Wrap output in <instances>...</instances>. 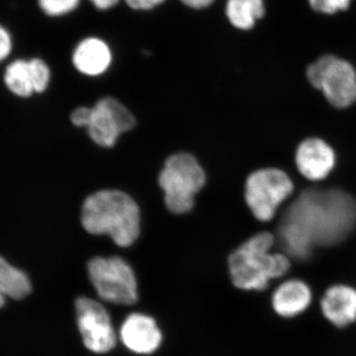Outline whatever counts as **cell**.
Masks as SVG:
<instances>
[{"instance_id": "cell-1", "label": "cell", "mask_w": 356, "mask_h": 356, "mask_svg": "<svg viewBox=\"0 0 356 356\" xmlns=\"http://www.w3.org/2000/svg\"><path fill=\"white\" fill-rule=\"evenodd\" d=\"M356 202L339 189H312L300 194L280 227L285 250L303 259L314 245L343 242L355 228Z\"/></svg>"}, {"instance_id": "cell-2", "label": "cell", "mask_w": 356, "mask_h": 356, "mask_svg": "<svg viewBox=\"0 0 356 356\" xmlns=\"http://www.w3.org/2000/svg\"><path fill=\"white\" fill-rule=\"evenodd\" d=\"M81 224L91 235H108L119 247H130L140 235L139 206L125 192L97 191L84 201Z\"/></svg>"}, {"instance_id": "cell-3", "label": "cell", "mask_w": 356, "mask_h": 356, "mask_svg": "<svg viewBox=\"0 0 356 356\" xmlns=\"http://www.w3.org/2000/svg\"><path fill=\"white\" fill-rule=\"evenodd\" d=\"M274 241L273 234H257L229 255V274L236 288L264 290L269 280L281 277L289 270L286 255L270 254Z\"/></svg>"}, {"instance_id": "cell-4", "label": "cell", "mask_w": 356, "mask_h": 356, "mask_svg": "<svg viewBox=\"0 0 356 356\" xmlns=\"http://www.w3.org/2000/svg\"><path fill=\"white\" fill-rule=\"evenodd\" d=\"M159 184L166 208L173 214H185L193 208L196 194L206 184V175L192 154L178 153L166 159Z\"/></svg>"}, {"instance_id": "cell-5", "label": "cell", "mask_w": 356, "mask_h": 356, "mask_svg": "<svg viewBox=\"0 0 356 356\" xmlns=\"http://www.w3.org/2000/svg\"><path fill=\"white\" fill-rule=\"evenodd\" d=\"M88 273L98 296L104 301L117 305H132L137 302L135 273L121 257H95L88 262Z\"/></svg>"}, {"instance_id": "cell-6", "label": "cell", "mask_w": 356, "mask_h": 356, "mask_svg": "<svg viewBox=\"0 0 356 356\" xmlns=\"http://www.w3.org/2000/svg\"><path fill=\"white\" fill-rule=\"evenodd\" d=\"M307 76L337 108H346L356 102V72L346 60L325 56L308 67Z\"/></svg>"}, {"instance_id": "cell-7", "label": "cell", "mask_w": 356, "mask_h": 356, "mask_svg": "<svg viewBox=\"0 0 356 356\" xmlns=\"http://www.w3.org/2000/svg\"><path fill=\"white\" fill-rule=\"evenodd\" d=\"M293 188L292 180L286 173L277 168H264L248 177L245 201L257 220L270 221L278 206L291 195Z\"/></svg>"}, {"instance_id": "cell-8", "label": "cell", "mask_w": 356, "mask_h": 356, "mask_svg": "<svg viewBox=\"0 0 356 356\" xmlns=\"http://www.w3.org/2000/svg\"><path fill=\"white\" fill-rule=\"evenodd\" d=\"M136 119L127 107L116 98L103 97L90 107L86 128L89 137L98 146L111 147L121 134L135 127Z\"/></svg>"}, {"instance_id": "cell-9", "label": "cell", "mask_w": 356, "mask_h": 356, "mask_svg": "<svg viewBox=\"0 0 356 356\" xmlns=\"http://www.w3.org/2000/svg\"><path fill=\"white\" fill-rule=\"evenodd\" d=\"M76 312L77 327L86 348L98 355L113 350L116 332L106 309L95 300L79 297Z\"/></svg>"}, {"instance_id": "cell-10", "label": "cell", "mask_w": 356, "mask_h": 356, "mask_svg": "<svg viewBox=\"0 0 356 356\" xmlns=\"http://www.w3.org/2000/svg\"><path fill=\"white\" fill-rule=\"evenodd\" d=\"M119 336L124 346L137 355H151L159 350L163 341L156 321L142 313L129 315L121 325Z\"/></svg>"}, {"instance_id": "cell-11", "label": "cell", "mask_w": 356, "mask_h": 356, "mask_svg": "<svg viewBox=\"0 0 356 356\" xmlns=\"http://www.w3.org/2000/svg\"><path fill=\"white\" fill-rule=\"evenodd\" d=\"M336 163L331 147L318 138L302 142L296 152V165L301 175L308 179L322 180L329 175Z\"/></svg>"}, {"instance_id": "cell-12", "label": "cell", "mask_w": 356, "mask_h": 356, "mask_svg": "<svg viewBox=\"0 0 356 356\" xmlns=\"http://www.w3.org/2000/svg\"><path fill=\"white\" fill-rule=\"evenodd\" d=\"M72 60L77 72L84 76H99L111 67L113 54L104 40L86 37L76 44Z\"/></svg>"}, {"instance_id": "cell-13", "label": "cell", "mask_w": 356, "mask_h": 356, "mask_svg": "<svg viewBox=\"0 0 356 356\" xmlns=\"http://www.w3.org/2000/svg\"><path fill=\"white\" fill-rule=\"evenodd\" d=\"M323 314L332 325L346 327L356 320V290L336 285L325 293L321 301Z\"/></svg>"}, {"instance_id": "cell-14", "label": "cell", "mask_w": 356, "mask_h": 356, "mask_svg": "<svg viewBox=\"0 0 356 356\" xmlns=\"http://www.w3.org/2000/svg\"><path fill=\"white\" fill-rule=\"evenodd\" d=\"M310 288L300 280H290L276 289L273 296L274 311L284 318L296 317L310 305Z\"/></svg>"}, {"instance_id": "cell-15", "label": "cell", "mask_w": 356, "mask_h": 356, "mask_svg": "<svg viewBox=\"0 0 356 356\" xmlns=\"http://www.w3.org/2000/svg\"><path fill=\"white\" fill-rule=\"evenodd\" d=\"M264 15V0H227L226 16L236 29H252Z\"/></svg>"}, {"instance_id": "cell-16", "label": "cell", "mask_w": 356, "mask_h": 356, "mask_svg": "<svg viewBox=\"0 0 356 356\" xmlns=\"http://www.w3.org/2000/svg\"><path fill=\"white\" fill-rule=\"evenodd\" d=\"M0 290L6 296L15 300L24 299L32 291L31 281L27 274L11 266L0 257Z\"/></svg>"}, {"instance_id": "cell-17", "label": "cell", "mask_w": 356, "mask_h": 356, "mask_svg": "<svg viewBox=\"0 0 356 356\" xmlns=\"http://www.w3.org/2000/svg\"><path fill=\"white\" fill-rule=\"evenodd\" d=\"M4 81L9 90L20 97H29L35 93L29 60H18L9 65Z\"/></svg>"}, {"instance_id": "cell-18", "label": "cell", "mask_w": 356, "mask_h": 356, "mask_svg": "<svg viewBox=\"0 0 356 356\" xmlns=\"http://www.w3.org/2000/svg\"><path fill=\"white\" fill-rule=\"evenodd\" d=\"M81 0H38L40 8L46 15L60 17L76 10Z\"/></svg>"}, {"instance_id": "cell-19", "label": "cell", "mask_w": 356, "mask_h": 356, "mask_svg": "<svg viewBox=\"0 0 356 356\" xmlns=\"http://www.w3.org/2000/svg\"><path fill=\"white\" fill-rule=\"evenodd\" d=\"M31 69L33 83H34L35 92H44L50 83L51 72L48 65L41 58H33L29 60Z\"/></svg>"}, {"instance_id": "cell-20", "label": "cell", "mask_w": 356, "mask_h": 356, "mask_svg": "<svg viewBox=\"0 0 356 356\" xmlns=\"http://www.w3.org/2000/svg\"><path fill=\"white\" fill-rule=\"evenodd\" d=\"M351 0H309L314 10L318 13L334 14L339 10H346Z\"/></svg>"}, {"instance_id": "cell-21", "label": "cell", "mask_w": 356, "mask_h": 356, "mask_svg": "<svg viewBox=\"0 0 356 356\" xmlns=\"http://www.w3.org/2000/svg\"><path fill=\"white\" fill-rule=\"evenodd\" d=\"M165 1V0H125L126 4L136 11L153 10Z\"/></svg>"}, {"instance_id": "cell-22", "label": "cell", "mask_w": 356, "mask_h": 356, "mask_svg": "<svg viewBox=\"0 0 356 356\" xmlns=\"http://www.w3.org/2000/svg\"><path fill=\"white\" fill-rule=\"evenodd\" d=\"M89 114H90V107H79V108L72 112L70 120L76 127L86 128Z\"/></svg>"}, {"instance_id": "cell-23", "label": "cell", "mask_w": 356, "mask_h": 356, "mask_svg": "<svg viewBox=\"0 0 356 356\" xmlns=\"http://www.w3.org/2000/svg\"><path fill=\"white\" fill-rule=\"evenodd\" d=\"M13 43H11L10 35L0 26V62L3 60L10 54Z\"/></svg>"}, {"instance_id": "cell-24", "label": "cell", "mask_w": 356, "mask_h": 356, "mask_svg": "<svg viewBox=\"0 0 356 356\" xmlns=\"http://www.w3.org/2000/svg\"><path fill=\"white\" fill-rule=\"evenodd\" d=\"M179 1L188 8L200 10V9L208 8L212 6L215 0H179Z\"/></svg>"}, {"instance_id": "cell-25", "label": "cell", "mask_w": 356, "mask_h": 356, "mask_svg": "<svg viewBox=\"0 0 356 356\" xmlns=\"http://www.w3.org/2000/svg\"><path fill=\"white\" fill-rule=\"evenodd\" d=\"M98 10H109L119 3L120 0H89Z\"/></svg>"}, {"instance_id": "cell-26", "label": "cell", "mask_w": 356, "mask_h": 356, "mask_svg": "<svg viewBox=\"0 0 356 356\" xmlns=\"http://www.w3.org/2000/svg\"><path fill=\"white\" fill-rule=\"evenodd\" d=\"M6 295L3 294V293L1 292V290H0V308H2V307L4 306V304H6Z\"/></svg>"}]
</instances>
